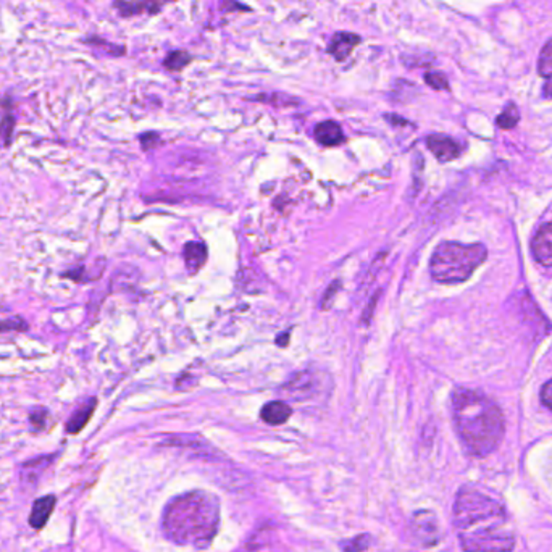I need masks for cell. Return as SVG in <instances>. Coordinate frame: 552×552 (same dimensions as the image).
Returning <instances> with one entry per match:
<instances>
[{
  "instance_id": "cell-1",
  "label": "cell",
  "mask_w": 552,
  "mask_h": 552,
  "mask_svg": "<svg viewBox=\"0 0 552 552\" xmlns=\"http://www.w3.org/2000/svg\"><path fill=\"white\" fill-rule=\"evenodd\" d=\"M454 527L465 552H510L515 546L504 506L479 489L463 487L457 493Z\"/></svg>"
},
{
  "instance_id": "cell-2",
  "label": "cell",
  "mask_w": 552,
  "mask_h": 552,
  "mask_svg": "<svg viewBox=\"0 0 552 552\" xmlns=\"http://www.w3.org/2000/svg\"><path fill=\"white\" fill-rule=\"evenodd\" d=\"M220 502L207 491H189L171 499L163 509L162 532L171 543L206 549L217 537Z\"/></svg>"
},
{
  "instance_id": "cell-3",
  "label": "cell",
  "mask_w": 552,
  "mask_h": 552,
  "mask_svg": "<svg viewBox=\"0 0 552 552\" xmlns=\"http://www.w3.org/2000/svg\"><path fill=\"white\" fill-rule=\"evenodd\" d=\"M452 415L465 449L484 457L499 446L504 436V417L494 401L479 391L457 389L452 394Z\"/></svg>"
},
{
  "instance_id": "cell-4",
  "label": "cell",
  "mask_w": 552,
  "mask_h": 552,
  "mask_svg": "<svg viewBox=\"0 0 552 552\" xmlns=\"http://www.w3.org/2000/svg\"><path fill=\"white\" fill-rule=\"evenodd\" d=\"M484 258H487V249L482 244L446 241L434 249L429 261V273L438 283H463L484 262Z\"/></svg>"
},
{
  "instance_id": "cell-5",
  "label": "cell",
  "mask_w": 552,
  "mask_h": 552,
  "mask_svg": "<svg viewBox=\"0 0 552 552\" xmlns=\"http://www.w3.org/2000/svg\"><path fill=\"white\" fill-rule=\"evenodd\" d=\"M412 533L425 546H433L439 541V525L434 513L417 512L412 520Z\"/></svg>"
},
{
  "instance_id": "cell-6",
  "label": "cell",
  "mask_w": 552,
  "mask_h": 552,
  "mask_svg": "<svg viewBox=\"0 0 552 552\" xmlns=\"http://www.w3.org/2000/svg\"><path fill=\"white\" fill-rule=\"evenodd\" d=\"M427 146L439 162H451V160H456L457 157H460L462 153L460 146L457 144L452 137L443 134L428 136Z\"/></svg>"
},
{
  "instance_id": "cell-7",
  "label": "cell",
  "mask_w": 552,
  "mask_h": 552,
  "mask_svg": "<svg viewBox=\"0 0 552 552\" xmlns=\"http://www.w3.org/2000/svg\"><path fill=\"white\" fill-rule=\"evenodd\" d=\"M532 252L537 262L552 267V223L541 226L532 241Z\"/></svg>"
},
{
  "instance_id": "cell-8",
  "label": "cell",
  "mask_w": 552,
  "mask_h": 552,
  "mask_svg": "<svg viewBox=\"0 0 552 552\" xmlns=\"http://www.w3.org/2000/svg\"><path fill=\"white\" fill-rule=\"evenodd\" d=\"M360 41H362L360 36L354 34V32H346V31L336 32L330 41L328 54L333 55L338 62H342V60L349 57L352 51H354L358 44H360Z\"/></svg>"
},
{
  "instance_id": "cell-9",
  "label": "cell",
  "mask_w": 552,
  "mask_h": 552,
  "mask_svg": "<svg viewBox=\"0 0 552 552\" xmlns=\"http://www.w3.org/2000/svg\"><path fill=\"white\" fill-rule=\"evenodd\" d=\"M313 136H315L318 144L325 147H334L339 146L341 142H344V132H342L341 126L333 120L318 123L315 126V131H313Z\"/></svg>"
},
{
  "instance_id": "cell-10",
  "label": "cell",
  "mask_w": 552,
  "mask_h": 552,
  "mask_svg": "<svg viewBox=\"0 0 552 552\" xmlns=\"http://www.w3.org/2000/svg\"><path fill=\"white\" fill-rule=\"evenodd\" d=\"M55 502H57V499H55V496L52 494L44 496V498H39L34 502L30 515V525L32 528L41 529L46 527V523L49 522V518H51L55 509Z\"/></svg>"
},
{
  "instance_id": "cell-11",
  "label": "cell",
  "mask_w": 552,
  "mask_h": 552,
  "mask_svg": "<svg viewBox=\"0 0 552 552\" xmlns=\"http://www.w3.org/2000/svg\"><path fill=\"white\" fill-rule=\"evenodd\" d=\"M96 407H97V399L96 397H91V399H87L84 404L76 408V410L71 413L68 422H66V433L68 434L80 433L81 429L86 427L87 422L91 420Z\"/></svg>"
},
{
  "instance_id": "cell-12",
  "label": "cell",
  "mask_w": 552,
  "mask_h": 552,
  "mask_svg": "<svg viewBox=\"0 0 552 552\" xmlns=\"http://www.w3.org/2000/svg\"><path fill=\"white\" fill-rule=\"evenodd\" d=\"M183 257L187 272L194 275L203 267V263L207 261V246L202 241L187 242L183 249Z\"/></svg>"
},
{
  "instance_id": "cell-13",
  "label": "cell",
  "mask_w": 552,
  "mask_h": 552,
  "mask_svg": "<svg viewBox=\"0 0 552 552\" xmlns=\"http://www.w3.org/2000/svg\"><path fill=\"white\" fill-rule=\"evenodd\" d=\"M292 415L291 406L283 401H272L265 404L261 410V418L268 425H283Z\"/></svg>"
},
{
  "instance_id": "cell-14",
  "label": "cell",
  "mask_w": 552,
  "mask_h": 552,
  "mask_svg": "<svg viewBox=\"0 0 552 552\" xmlns=\"http://www.w3.org/2000/svg\"><path fill=\"white\" fill-rule=\"evenodd\" d=\"M0 104H2L4 107V113L2 117H0V149H7L13 141L16 120L12 110V101H10V99H5V101H2Z\"/></svg>"
},
{
  "instance_id": "cell-15",
  "label": "cell",
  "mask_w": 552,
  "mask_h": 552,
  "mask_svg": "<svg viewBox=\"0 0 552 552\" xmlns=\"http://www.w3.org/2000/svg\"><path fill=\"white\" fill-rule=\"evenodd\" d=\"M171 0H139L137 4H126L120 2L117 0V8L120 10V13L123 16H130L134 13L141 12H149V13H158L165 5L170 4Z\"/></svg>"
},
{
  "instance_id": "cell-16",
  "label": "cell",
  "mask_w": 552,
  "mask_h": 552,
  "mask_svg": "<svg viewBox=\"0 0 552 552\" xmlns=\"http://www.w3.org/2000/svg\"><path fill=\"white\" fill-rule=\"evenodd\" d=\"M538 70L539 76L544 80V96L552 99V39L541 51Z\"/></svg>"
},
{
  "instance_id": "cell-17",
  "label": "cell",
  "mask_w": 552,
  "mask_h": 552,
  "mask_svg": "<svg viewBox=\"0 0 552 552\" xmlns=\"http://www.w3.org/2000/svg\"><path fill=\"white\" fill-rule=\"evenodd\" d=\"M51 460V457H39V459L26 462L23 465V482L26 484H36L39 475L46 470Z\"/></svg>"
},
{
  "instance_id": "cell-18",
  "label": "cell",
  "mask_w": 552,
  "mask_h": 552,
  "mask_svg": "<svg viewBox=\"0 0 552 552\" xmlns=\"http://www.w3.org/2000/svg\"><path fill=\"white\" fill-rule=\"evenodd\" d=\"M192 57L184 51H173L167 55V58L163 60V66L171 71L183 70L186 65H189Z\"/></svg>"
},
{
  "instance_id": "cell-19",
  "label": "cell",
  "mask_w": 552,
  "mask_h": 552,
  "mask_svg": "<svg viewBox=\"0 0 552 552\" xmlns=\"http://www.w3.org/2000/svg\"><path fill=\"white\" fill-rule=\"evenodd\" d=\"M30 330V323L21 315L0 320V333H25Z\"/></svg>"
},
{
  "instance_id": "cell-20",
  "label": "cell",
  "mask_w": 552,
  "mask_h": 552,
  "mask_svg": "<svg viewBox=\"0 0 552 552\" xmlns=\"http://www.w3.org/2000/svg\"><path fill=\"white\" fill-rule=\"evenodd\" d=\"M518 120H520L518 110L515 106H513V104H510V106H507L504 112H502L498 117V126L502 130H510L518 123Z\"/></svg>"
},
{
  "instance_id": "cell-21",
  "label": "cell",
  "mask_w": 552,
  "mask_h": 552,
  "mask_svg": "<svg viewBox=\"0 0 552 552\" xmlns=\"http://www.w3.org/2000/svg\"><path fill=\"white\" fill-rule=\"evenodd\" d=\"M47 417H49V410L46 407H36L34 410L30 413V423L32 429H34V432H42V429L46 428Z\"/></svg>"
},
{
  "instance_id": "cell-22",
  "label": "cell",
  "mask_w": 552,
  "mask_h": 552,
  "mask_svg": "<svg viewBox=\"0 0 552 552\" xmlns=\"http://www.w3.org/2000/svg\"><path fill=\"white\" fill-rule=\"evenodd\" d=\"M425 82H427L429 87H433L434 91L449 89V82H447V78L443 73H439V71H429V73L425 75Z\"/></svg>"
},
{
  "instance_id": "cell-23",
  "label": "cell",
  "mask_w": 552,
  "mask_h": 552,
  "mask_svg": "<svg viewBox=\"0 0 552 552\" xmlns=\"http://www.w3.org/2000/svg\"><path fill=\"white\" fill-rule=\"evenodd\" d=\"M341 546L344 552H363L370 546V537L368 534H360V537L346 541Z\"/></svg>"
},
{
  "instance_id": "cell-24",
  "label": "cell",
  "mask_w": 552,
  "mask_h": 552,
  "mask_svg": "<svg viewBox=\"0 0 552 552\" xmlns=\"http://www.w3.org/2000/svg\"><path fill=\"white\" fill-rule=\"evenodd\" d=\"M84 42L89 44L92 47H104V49H108V54L110 55H123L125 54V47H118V46H113V44H108L104 39H99V37H91V39H86Z\"/></svg>"
},
{
  "instance_id": "cell-25",
  "label": "cell",
  "mask_w": 552,
  "mask_h": 552,
  "mask_svg": "<svg viewBox=\"0 0 552 552\" xmlns=\"http://www.w3.org/2000/svg\"><path fill=\"white\" fill-rule=\"evenodd\" d=\"M339 288H341V281H338V280L333 281V283L328 286V289L325 291V296H323V299H322V307L323 308L331 307V303H333V301H334V296L339 292Z\"/></svg>"
},
{
  "instance_id": "cell-26",
  "label": "cell",
  "mask_w": 552,
  "mask_h": 552,
  "mask_svg": "<svg viewBox=\"0 0 552 552\" xmlns=\"http://www.w3.org/2000/svg\"><path fill=\"white\" fill-rule=\"evenodd\" d=\"M139 141H141V146H142V149H144V151H151V149L157 147L162 139H160V136L157 134V132H144V134L139 137Z\"/></svg>"
},
{
  "instance_id": "cell-27",
  "label": "cell",
  "mask_w": 552,
  "mask_h": 552,
  "mask_svg": "<svg viewBox=\"0 0 552 552\" xmlns=\"http://www.w3.org/2000/svg\"><path fill=\"white\" fill-rule=\"evenodd\" d=\"M82 276H84V267H82V265H80V267L71 268V270H68V272H63V273H62V278L73 280V281H76V283H81V281H86L84 278H82Z\"/></svg>"
},
{
  "instance_id": "cell-28",
  "label": "cell",
  "mask_w": 552,
  "mask_h": 552,
  "mask_svg": "<svg viewBox=\"0 0 552 552\" xmlns=\"http://www.w3.org/2000/svg\"><path fill=\"white\" fill-rule=\"evenodd\" d=\"M541 401H543V404L548 407L549 410H552V380L546 383L543 389H541Z\"/></svg>"
},
{
  "instance_id": "cell-29",
  "label": "cell",
  "mask_w": 552,
  "mask_h": 552,
  "mask_svg": "<svg viewBox=\"0 0 552 552\" xmlns=\"http://www.w3.org/2000/svg\"><path fill=\"white\" fill-rule=\"evenodd\" d=\"M380 294V292H378ZM378 294H375L372 299H370V307H368V310H365L363 312V322H365L367 320V323L370 322V318L373 317V310H375V307H377V299H378Z\"/></svg>"
},
{
  "instance_id": "cell-30",
  "label": "cell",
  "mask_w": 552,
  "mask_h": 552,
  "mask_svg": "<svg viewBox=\"0 0 552 552\" xmlns=\"http://www.w3.org/2000/svg\"><path fill=\"white\" fill-rule=\"evenodd\" d=\"M289 336H291L289 331H284L283 334H281V336H278V338H276V344L281 346V347L288 346V339H289Z\"/></svg>"
}]
</instances>
